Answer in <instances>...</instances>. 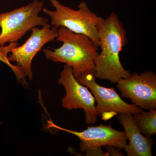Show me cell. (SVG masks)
I'll use <instances>...</instances> for the list:
<instances>
[{"mask_svg":"<svg viewBox=\"0 0 156 156\" xmlns=\"http://www.w3.org/2000/svg\"><path fill=\"white\" fill-rule=\"evenodd\" d=\"M48 23L41 28L34 27L31 29L30 37L21 46H17L9 56L10 62H16V65L26 77L31 80L33 78L32 62L35 56L46 44L53 41L58 36V28Z\"/></svg>","mask_w":156,"mask_h":156,"instance_id":"obj_8","label":"cell"},{"mask_svg":"<svg viewBox=\"0 0 156 156\" xmlns=\"http://www.w3.org/2000/svg\"><path fill=\"white\" fill-rule=\"evenodd\" d=\"M98 34L101 51L94 61V76L95 78L116 83L131 74L124 68L120 59V53L128 42L126 29L118 15L112 12L101 20Z\"/></svg>","mask_w":156,"mask_h":156,"instance_id":"obj_1","label":"cell"},{"mask_svg":"<svg viewBox=\"0 0 156 156\" xmlns=\"http://www.w3.org/2000/svg\"><path fill=\"white\" fill-rule=\"evenodd\" d=\"M48 127L66 131L77 136L80 140L79 147L83 153L88 150L101 147L105 146H113L120 149L127 144L128 137L125 131L114 129L110 125H100L87 127L83 131H73L57 126L51 120L48 122Z\"/></svg>","mask_w":156,"mask_h":156,"instance_id":"obj_9","label":"cell"},{"mask_svg":"<svg viewBox=\"0 0 156 156\" xmlns=\"http://www.w3.org/2000/svg\"><path fill=\"white\" fill-rule=\"evenodd\" d=\"M58 82L64 87L66 93L62 99V107L70 110L82 109L85 112L86 124H95L97 121L98 115L95 97L88 87L76 80L73 73L72 68L65 65Z\"/></svg>","mask_w":156,"mask_h":156,"instance_id":"obj_6","label":"cell"},{"mask_svg":"<svg viewBox=\"0 0 156 156\" xmlns=\"http://www.w3.org/2000/svg\"><path fill=\"white\" fill-rule=\"evenodd\" d=\"M58 41L62 45L57 49H43L46 58L55 62H61L72 68L76 78L84 73L94 75L95 59L98 55V47L91 39L82 34H76L65 27L58 28Z\"/></svg>","mask_w":156,"mask_h":156,"instance_id":"obj_2","label":"cell"},{"mask_svg":"<svg viewBox=\"0 0 156 156\" xmlns=\"http://www.w3.org/2000/svg\"><path fill=\"white\" fill-rule=\"evenodd\" d=\"M1 124H2V123H1V122H0V126H1Z\"/></svg>","mask_w":156,"mask_h":156,"instance_id":"obj_15","label":"cell"},{"mask_svg":"<svg viewBox=\"0 0 156 156\" xmlns=\"http://www.w3.org/2000/svg\"><path fill=\"white\" fill-rule=\"evenodd\" d=\"M121 96L143 110L156 109V74L151 71L134 73L116 83Z\"/></svg>","mask_w":156,"mask_h":156,"instance_id":"obj_7","label":"cell"},{"mask_svg":"<svg viewBox=\"0 0 156 156\" xmlns=\"http://www.w3.org/2000/svg\"><path fill=\"white\" fill-rule=\"evenodd\" d=\"M50 1L55 10L51 11L44 8L42 11L50 17L51 25L58 28L62 27L75 33L85 35L99 47L98 27L103 18L91 11L86 2H81L77 10H74L58 0Z\"/></svg>","mask_w":156,"mask_h":156,"instance_id":"obj_3","label":"cell"},{"mask_svg":"<svg viewBox=\"0 0 156 156\" xmlns=\"http://www.w3.org/2000/svg\"><path fill=\"white\" fill-rule=\"evenodd\" d=\"M84 153L87 156H109L108 153L107 152H105L101 147L88 150Z\"/></svg>","mask_w":156,"mask_h":156,"instance_id":"obj_14","label":"cell"},{"mask_svg":"<svg viewBox=\"0 0 156 156\" xmlns=\"http://www.w3.org/2000/svg\"><path fill=\"white\" fill-rule=\"evenodd\" d=\"M76 79L91 90L97 102L95 109L98 116L101 117L103 121H108L120 114L133 115L144 111L135 105L123 101L115 88L103 87L98 84L92 73H84Z\"/></svg>","mask_w":156,"mask_h":156,"instance_id":"obj_5","label":"cell"},{"mask_svg":"<svg viewBox=\"0 0 156 156\" xmlns=\"http://www.w3.org/2000/svg\"><path fill=\"white\" fill-rule=\"evenodd\" d=\"M117 118L129 140V144L124 147L127 156H152L153 138L141 134L135 124L133 115L120 114Z\"/></svg>","mask_w":156,"mask_h":156,"instance_id":"obj_10","label":"cell"},{"mask_svg":"<svg viewBox=\"0 0 156 156\" xmlns=\"http://www.w3.org/2000/svg\"><path fill=\"white\" fill-rule=\"evenodd\" d=\"M44 7L43 1L34 0L27 5L0 14V46L16 43L31 29L48 23V18L39 15Z\"/></svg>","mask_w":156,"mask_h":156,"instance_id":"obj_4","label":"cell"},{"mask_svg":"<svg viewBox=\"0 0 156 156\" xmlns=\"http://www.w3.org/2000/svg\"><path fill=\"white\" fill-rule=\"evenodd\" d=\"M19 46V44L16 43H10L6 46H0V61L4 62L10 68L11 70L14 73L17 80L24 88H28V84L26 77L17 65L11 64L9 58L8 54L11 53L14 48Z\"/></svg>","mask_w":156,"mask_h":156,"instance_id":"obj_12","label":"cell"},{"mask_svg":"<svg viewBox=\"0 0 156 156\" xmlns=\"http://www.w3.org/2000/svg\"><path fill=\"white\" fill-rule=\"evenodd\" d=\"M105 148L109 156H125V154L122 149L113 146H105Z\"/></svg>","mask_w":156,"mask_h":156,"instance_id":"obj_13","label":"cell"},{"mask_svg":"<svg viewBox=\"0 0 156 156\" xmlns=\"http://www.w3.org/2000/svg\"><path fill=\"white\" fill-rule=\"evenodd\" d=\"M136 126L141 134L151 137L156 134V109L147 110L133 115Z\"/></svg>","mask_w":156,"mask_h":156,"instance_id":"obj_11","label":"cell"}]
</instances>
